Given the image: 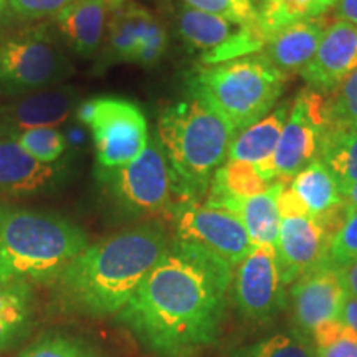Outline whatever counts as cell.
I'll list each match as a JSON object with an SVG mask.
<instances>
[{
    "label": "cell",
    "instance_id": "14",
    "mask_svg": "<svg viewBox=\"0 0 357 357\" xmlns=\"http://www.w3.org/2000/svg\"><path fill=\"white\" fill-rule=\"evenodd\" d=\"M333 235L310 215L281 218L275 245L276 263L284 287L324 261Z\"/></svg>",
    "mask_w": 357,
    "mask_h": 357
},
{
    "label": "cell",
    "instance_id": "5",
    "mask_svg": "<svg viewBox=\"0 0 357 357\" xmlns=\"http://www.w3.org/2000/svg\"><path fill=\"white\" fill-rule=\"evenodd\" d=\"M288 75L263 53L223 63L200 66L190 75L189 93L211 102L235 128L243 131L276 108Z\"/></svg>",
    "mask_w": 357,
    "mask_h": 357
},
{
    "label": "cell",
    "instance_id": "28",
    "mask_svg": "<svg viewBox=\"0 0 357 357\" xmlns=\"http://www.w3.org/2000/svg\"><path fill=\"white\" fill-rule=\"evenodd\" d=\"M328 95L324 132L357 128V68Z\"/></svg>",
    "mask_w": 357,
    "mask_h": 357
},
{
    "label": "cell",
    "instance_id": "13",
    "mask_svg": "<svg viewBox=\"0 0 357 357\" xmlns=\"http://www.w3.org/2000/svg\"><path fill=\"white\" fill-rule=\"evenodd\" d=\"M108 26V52L114 60L153 66L166 53V30L137 3L124 0L111 13Z\"/></svg>",
    "mask_w": 357,
    "mask_h": 357
},
{
    "label": "cell",
    "instance_id": "41",
    "mask_svg": "<svg viewBox=\"0 0 357 357\" xmlns=\"http://www.w3.org/2000/svg\"><path fill=\"white\" fill-rule=\"evenodd\" d=\"M6 2L7 0H0V13H2L3 8H6Z\"/></svg>",
    "mask_w": 357,
    "mask_h": 357
},
{
    "label": "cell",
    "instance_id": "4",
    "mask_svg": "<svg viewBox=\"0 0 357 357\" xmlns=\"http://www.w3.org/2000/svg\"><path fill=\"white\" fill-rule=\"evenodd\" d=\"M89 245L78 223L56 212L0 202V281L53 284Z\"/></svg>",
    "mask_w": 357,
    "mask_h": 357
},
{
    "label": "cell",
    "instance_id": "10",
    "mask_svg": "<svg viewBox=\"0 0 357 357\" xmlns=\"http://www.w3.org/2000/svg\"><path fill=\"white\" fill-rule=\"evenodd\" d=\"M324 109L326 96L310 86L294 98L273 155L278 181L288 182L319 158L326 129Z\"/></svg>",
    "mask_w": 357,
    "mask_h": 357
},
{
    "label": "cell",
    "instance_id": "26",
    "mask_svg": "<svg viewBox=\"0 0 357 357\" xmlns=\"http://www.w3.org/2000/svg\"><path fill=\"white\" fill-rule=\"evenodd\" d=\"M319 159L336 177L341 192L357 182V128L324 132Z\"/></svg>",
    "mask_w": 357,
    "mask_h": 357
},
{
    "label": "cell",
    "instance_id": "29",
    "mask_svg": "<svg viewBox=\"0 0 357 357\" xmlns=\"http://www.w3.org/2000/svg\"><path fill=\"white\" fill-rule=\"evenodd\" d=\"M19 357H105V354L88 339L50 333L26 346Z\"/></svg>",
    "mask_w": 357,
    "mask_h": 357
},
{
    "label": "cell",
    "instance_id": "3",
    "mask_svg": "<svg viewBox=\"0 0 357 357\" xmlns=\"http://www.w3.org/2000/svg\"><path fill=\"white\" fill-rule=\"evenodd\" d=\"M235 134L211 102L194 93L162 111L155 136L172 169L176 204L199 202L207 194L212 176L229 159Z\"/></svg>",
    "mask_w": 357,
    "mask_h": 357
},
{
    "label": "cell",
    "instance_id": "8",
    "mask_svg": "<svg viewBox=\"0 0 357 357\" xmlns=\"http://www.w3.org/2000/svg\"><path fill=\"white\" fill-rule=\"evenodd\" d=\"M78 121L91 129L100 167H121L139 158L149 142L147 119L136 102L118 96L79 101Z\"/></svg>",
    "mask_w": 357,
    "mask_h": 357
},
{
    "label": "cell",
    "instance_id": "40",
    "mask_svg": "<svg viewBox=\"0 0 357 357\" xmlns=\"http://www.w3.org/2000/svg\"><path fill=\"white\" fill-rule=\"evenodd\" d=\"M252 2H253V6H255L257 12H258V10H260L261 7L268 6V3H271V2H273V0H252Z\"/></svg>",
    "mask_w": 357,
    "mask_h": 357
},
{
    "label": "cell",
    "instance_id": "35",
    "mask_svg": "<svg viewBox=\"0 0 357 357\" xmlns=\"http://www.w3.org/2000/svg\"><path fill=\"white\" fill-rule=\"evenodd\" d=\"M339 321H342L347 328L357 336V298L346 294L344 303H342L341 314H339Z\"/></svg>",
    "mask_w": 357,
    "mask_h": 357
},
{
    "label": "cell",
    "instance_id": "2",
    "mask_svg": "<svg viewBox=\"0 0 357 357\" xmlns=\"http://www.w3.org/2000/svg\"><path fill=\"white\" fill-rule=\"evenodd\" d=\"M169 243L162 223L151 220L88 245L53 283L58 300L68 310L91 318L118 314Z\"/></svg>",
    "mask_w": 357,
    "mask_h": 357
},
{
    "label": "cell",
    "instance_id": "11",
    "mask_svg": "<svg viewBox=\"0 0 357 357\" xmlns=\"http://www.w3.org/2000/svg\"><path fill=\"white\" fill-rule=\"evenodd\" d=\"M234 300L250 323H268L287 306L275 247L257 245L235 268Z\"/></svg>",
    "mask_w": 357,
    "mask_h": 357
},
{
    "label": "cell",
    "instance_id": "23",
    "mask_svg": "<svg viewBox=\"0 0 357 357\" xmlns=\"http://www.w3.org/2000/svg\"><path fill=\"white\" fill-rule=\"evenodd\" d=\"M32 323L33 296L29 284L0 281V352L22 341Z\"/></svg>",
    "mask_w": 357,
    "mask_h": 357
},
{
    "label": "cell",
    "instance_id": "6",
    "mask_svg": "<svg viewBox=\"0 0 357 357\" xmlns=\"http://www.w3.org/2000/svg\"><path fill=\"white\" fill-rule=\"evenodd\" d=\"M96 178L105 199L124 217H169L176 205L172 169L158 136L149 137L139 158L126 166H98Z\"/></svg>",
    "mask_w": 357,
    "mask_h": 357
},
{
    "label": "cell",
    "instance_id": "15",
    "mask_svg": "<svg viewBox=\"0 0 357 357\" xmlns=\"http://www.w3.org/2000/svg\"><path fill=\"white\" fill-rule=\"evenodd\" d=\"M344 298L346 291L339 270L326 261L303 275L294 281L291 288L293 314L298 331L307 337L319 324L339 319Z\"/></svg>",
    "mask_w": 357,
    "mask_h": 357
},
{
    "label": "cell",
    "instance_id": "22",
    "mask_svg": "<svg viewBox=\"0 0 357 357\" xmlns=\"http://www.w3.org/2000/svg\"><path fill=\"white\" fill-rule=\"evenodd\" d=\"M289 187L305 205L307 215L318 220L346 207L336 177L319 158L298 172Z\"/></svg>",
    "mask_w": 357,
    "mask_h": 357
},
{
    "label": "cell",
    "instance_id": "12",
    "mask_svg": "<svg viewBox=\"0 0 357 357\" xmlns=\"http://www.w3.org/2000/svg\"><path fill=\"white\" fill-rule=\"evenodd\" d=\"M70 164H43L19 144L15 132L0 128V195L26 199L52 194L68 181Z\"/></svg>",
    "mask_w": 357,
    "mask_h": 357
},
{
    "label": "cell",
    "instance_id": "36",
    "mask_svg": "<svg viewBox=\"0 0 357 357\" xmlns=\"http://www.w3.org/2000/svg\"><path fill=\"white\" fill-rule=\"evenodd\" d=\"M339 276H341L346 294L357 298V261L341 268V270H339Z\"/></svg>",
    "mask_w": 357,
    "mask_h": 357
},
{
    "label": "cell",
    "instance_id": "1",
    "mask_svg": "<svg viewBox=\"0 0 357 357\" xmlns=\"http://www.w3.org/2000/svg\"><path fill=\"white\" fill-rule=\"evenodd\" d=\"M234 268L172 238L118 319L158 357H199L218 341Z\"/></svg>",
    "mask_w": 357,
    "mask_h": 357
},
{
    "label": "cell",
    "instance_id": "18",
    "mask_svg": "<svg viewBox=\"0 0 357 357\" xmlns=\"http://www.w3.org/2000/svg\"><path fill=\"white\" fill-rule=\"evenodd\" d=\"M124 0H73L55 17V24L71 52L89 58L100 50L109 17Z\"/></svg>",
    "mask_w": 357,
    "mask_h": 357
},
{
    "label": "cell",
    "instance_id": "32",
    "mask_svg": "<svg viewBox=\"0 0 357 357\" xmlns=\"http://www.w3.org/2000/svg\"><path fill=\"white\" fill-rule=\"evenodd\" d=\"M324 261L336 270L357 261V211L347 213L346 220L333 235Z\"/></svg>",
    "mask_w": 357,
    "mask_h": 357
},
{
    "label": "cell",
    "instance_id": "31",
    "mask_svg": "<svg viewBox=\"0 0 357 357\" xmlns=\"http://www.w3.org/2000/svg\"><path fill=\"white\" fill-rule=\"evenodd\" d=\"M19 144L43 164L60 162L68 149L65 132L56 128H35L15 134Z\"/></svg>",
    "mask_w": 357,
    "mask_h": 357
},
{
    "label": "cell",
    "instance_id": "20",
    "mask_svg": "<svg viewBox=\"0 0 357 357\" xmlns=\"http://www.w3.org/2000/svg\"><path fill=\"white\" fill-rule=\"evenodd\" d=\"M324 30L319 17L296 22L268 40L261 53L283 73H301L318 52Z\"/></svg>",
    "mask_w": 357,
    "mask_h": 357
},
{
    "label": "cell",
    "instance_id": "19",
    "mask_svg": "<svg viewBox=\"0 0 357 357\" xmlns=\"http://www.w3.org/2000/svg\"><path fill=\"white\" fill-rule=\"evenodd\" d=\"M289 108L291 106H288L287 102H281L260 121L236 132L230 144L229 159L253 164L260 177L268 182L278 181L273 155L281 131H283L284 123L288 119Z\"/></svg>",
    "mask_w": 357,
    "mask_h": 357
},
{
    "label": "cell",
    "instance_id": "9",
    "mask_svg": "<svg viewBox=\"0 0 357 357\" xmlns=\"http://www.w3.org/2000/svg\"><path fill=\"white\" fill-rule=\"evenodd\" d=\"M169 218L176 225L174 238L207 250L234 270L253 248L240 218L218 205L178 202Z\"/></svg>",
    "mask_w": 357,
    "mask_h": 357
},
{
    "label": "cell",
    "instance_id": "34",
    "mask_svg": "<svg viewBox=\"0 0 357 357\" xmlns=\"http://www.w3.org/2000/svg\"><path fill=\"white\" fill-rule=\"evenodd\" d=\"M8 8L17 17L26 20L45 19V17L58 15L73 0H7Z\"/></svg>",
    "mask_w": 357,
    "mask_h": 357
},
{
    "label": "cell",
    "instance_id": "21",
    "mask_svg": "<svg viewBox=\"0 0 357 357\" xmlns=\"http://www.w3.org/2000/svg\"><path fill=\"white\" fill-rule=\"evenodd\" d=\"M284 181H276L270 189L261 194L247 199H223L217 202H207L234 212L252 240L253 247L257 245H271L275 247L278 240L281 215L278 208L280 192Z\"/></svg>",
    "mask_w": 357,
    "mask_h": 357
},
{
    "label": "cell",
    "instance_id": "37",
    "mask_svg": "<svg viewBox=\"0 0 357 357\" xmlns=\"http://www.w3.org/2000/svg\"><path fill=\"white\" fill-rule=\"evenodd\" d=\"M336 15L337 20L347 22L357 29V0H339Z\"/></svg>",
    "mask_w": 357,
    "mask_h": 357
},
{
    "label": "cell",
    "instance_id": "39",
    "mask_svg": "<svg viewBox=\"0 0 357 357\" xmlns=\"http://www.w3.org/2000/svg\"><path fill=\"white\" fill-rule=\"evenodd\" d=\"M318 2H319L321 8H323V10L326 12V10H328L329 7H334V6H336V3L339 2V0H318Z\"/></svg>",
    "mask_w": 357,
    "mask_h": 357
},
{
    "label": "cell",
    "instance_id": "27",
    "mask_svg": "<svg viewBox=\"0 0 357 357\" xmlns=\"http://www.w3.org/2000/svg\"><path fill=\"white\" fill-rule=\"evenodd\" d=\"M225 357H314V349L300 331L280 333L235 347Z\"/></svg>",
    "mask_w": 357,
    "mask_h": 357
},
{
    "label": "cell",
    "instance_id": "24",
    "mask_svg": "<svg viewBox=\"0 0 357 357\" xmlns=\"http://www.w3.org/2000/svg\"><path fill=\"white\" fill-rule=\"evenodd\" d=\"M177 26L184 42L194 50L202 52V55L217 50L242 29V25H236L223 17L195 10L187 6L178 10Z\"/></svg>",
    "mask_w": 357,
    "mask_h": 357
},
{
    "label": "cell",
    "instance_id": "7",
    "mask_svg": "<svg viewBox=\"0 0 357 357\" xmlns=\"http://www.w3.org/2000/svg\"><path fill=\"white\" fill-rule=\"evenodd\" d=\"M71 70L63 43L48 26L0 33V96L17 98L56 86Z\"/></svg>",
    "mask_w": 357,
    "mask_h": 357
},
{
    "label": "cell",
    "instance_id": "38",
    "mask_svg": "<svg viewBox=\"0 0 357 357\" xmlns=\"http://www.w3.org/2000/svg\"><path fill=\"white\" fill-rule=\"evenodd\" d=\"M342 200H344L347 213L352 211H357V182L356 184H352L351 187H347V189L342 192Z\"/></svg>",
    "mask_w": 357,
    "mask_h": 357
},
{
    "label": "cell",
    "instance_id": "30",
    "mask_svg": "<svg viewBox=\"0 0 357 357\" xmlns=\"http://www.w3.org/2000/svg\"><path fill=\"white\" fill-rule=\"evenodd\" d=\"M314 357H357V336L339 319L326 321L311 334Z\"/></svg>",
    "mask_w": 357,
    "mask_h": 357
},
{
    "label": "cell",
    "instance_id": "17",
    "mask_svg": "<svg viewBox=\"0 0 357 357\" xmlns=\"http://www.w3.org/2000/svg\"><path fill=\"white\" fill-rule=\"evenodd\" d=\"M357 68V29L347 22L336 20L324 30L318 52L301 77L310 88L331 93Z\"/></svg>",
    "mask_w": 357,
    "mask_h": 357
},
{
    "label": "cell",
    "instance_id": "33",
    "mask_svg": "<svg viewBox=\"0 0 357 357\" xmlns=\"http://www.w3.org/2000/svg\"><path fill=\"white\" fill-rule=\"evenodd\" d=\"M187 7L223 17L236 25H253L258 12L252 0H182Z\"/></svg>",
    "mask_w": 357,
    "mask_h": 357
},
{
    "label": "cell",
    "instance_id": "25",
    "mask_svg": "<svg viewBox=\"0 0 357 357\" xmlns=\"http://www.w3.org/2000/svg\"><path fill=\"white\" fill-rule=\"evenodd\" d=\"M275 182L260 177L253 164L243 160H227L212 176L207 202L223 199H247L270 189Z\"/></svg>",
    "mask_w": 357,
    "mask_h": 357
},
{
    "label": "cell",
    "instance_id": "16",
    "mask_svg": "<svg viewBox=\"0 0 357 357\" xmlns=\"http://www.w3.org/2000/svg\"><path fill=\"white\" fill-rule=\"evenodd\" d=\"M73 86H52L29 93L0 105V128L15 134L35 128H55L65 124L79 105Z\"/></svg>",
    "mask_w": 357,
    "mask_h": 357
}]
</instances>
